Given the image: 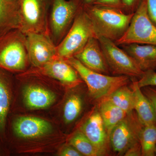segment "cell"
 Listing matches in <instances>:
<instances>
[{
    "instance_id": "e0dca14e",
    "label": "cell",
    "mask_w": 156,
    "mask_h": 156,
    "mask_svg": "<svg viewBox=\"0 0 156 156\" xmlns=\"http://www.w3.org/2000/svg\"><path fill=\"white\" fill-rule=\"evenodd\" d=\"M23 96L26 106L31 109L47 108L56 100L54 93L36 84L26 86L23 91Z\"/></svg>"
},
{
    "instance_id": "7a4b0ae2",
    "label": "cell",
    "mask_w": 156,
    "mask_h": 156,
    "mask_svg": "<svg viewBox=\"0 0 156 156\" xmlns=\"http://www.w3.org/2000/svg\"><path fill=\"white\" fill-rule=\"evenodd\" d=\"M65 59L87 85L89 98L94 105L106 99L119 87L131 83V79L127 76L103 74L89 69L74 57Z\"/></svg>"
},
{
    "instance_id": "d4e9b609",
    "label": "cell",
    "mask_w": 156,
    "mask_h": 156,
    "mask_svg": "<svg viewBox=\"0 0 156 156\" xmlns=\"http://www.w3.org/2000/svg\"><path fill=\"white\" fill-rule=\"evenodd\" d=\"M137 83L140 88L147 86L156 87V72L154 70L145 72Z\"/></svg>"
},
{
    "instance_id": "30bf717a",
    "label": "cell",
    "mask_w": 156,
    "mask_h": 156,
    "mask_svg": "<svg viewBox=\"0 0 156 156\" xmlns=\"http://www.w3.org/2000/svg\"><path fill=\"white\" fill-rule=\"evenodd\" d=\"M25 74L49 77L69 88L84 83L77 71L65 58L58 56L42 67L33 68Z\"/></svg>"
},
{
    "instance_id": "603a6c76",
    "label": "cell",
    "mask_w": 156,
    "mask_h": 156,
    "mask_svg": "<svg viewBox=\"0 0 156 156\" xmlns=\"http://www.w3.org/2000/svg\"><path fill=\"white\" fill-rule=\"evenodd\" d=\"M142 156L156 155V125L144 126L139 136Z\"/></svg>"
},
{
    "instance_id": "d6986e66",
    "label": "cell",
    "mask_w": 156,
    "mask_h": 156,
    "mask_svg": "<svg viewBox=\"0 0 156 156\" xmlns=\"http://www.w3.org/2000/svg\"><path fill=\"white\" fill-rule=\"evenodd\" d=\"M20 18L18 0H0V35L20 29Z\"/></svg>"
},
{
    "instance_id": "ffe728a7",
    "label": "cell",
    "mask_w": 156,
    "mask_h": 156,
    "mask_svg": "<svg viewBox=\"0 0 156 156\" xmlns=\"http://www.w3.org/2000/svg\"><path fill=\"white\" fill-rule=\"evenodd\" d=\"M77 87H73L63 106V120L66 125L73 124L77 121L85 108V96L76 89Z\"/></svg>"
},
{
    "instance_id": "8fae6325",
    "label": "cell",
    "mask_w": 156,
    "mask_h": 156,
    "mask_svg": "<svg viewBox=\"0 0 156 156\" xmlns=\"http://www.w3.org/2000/svg\"><path fill=\"white\" fill-rule=\"evenodd\" d=\"M11 122L7 123L11 137L10 144L17 139H34L47 135L52 131L49 122L41 118L31 116L12 118Z\"/></svg>"
},
{
    "instance_id": "5b68a950",
    "label": "cell",
    "mask_w": 156,
    "mask_h": 156,
    "mask_svg": "<svg viewBox=\"0 0 156 156\" xmlns=\"http://www.w3.org/2000/svg\"><path fill=\"white\" fill-rule=\"evenodd\" d=\"M92 37H97L91 20L82 6L69 30L57 45V55L65 59L74 57Z\"/></svg>"
},
{
    "instance_id": "4dcf8cb0",
    "label": "cell",
    "mask_w": 156,
    "mask_h": 156,
    "mask_svg": "<svg viewBox=\"0 0 156 156\" xmlns=\"http://www.w3.org/2000/svg\"><path fill=\"white\" fill-rule=\"evenodd\" d=\"M124 156H142L141 145L138 142L132 145L126 151Z\"/></svg>"
},
{
    "instance_id": "ac0fdd59",
    "label": "cell",
    "mask_w": 156,
    "mask_h": 156,
    "mask_svg": "<svg viewBox=\"0 0 156 156\" xmlns=\"http://www.w3.org/2000/svg\"><path fill=\"white\" fill-rule=\"evenodd\" d=\"M137 79H131V87L134 97V111L143 126L156 125L154 110L150 100L140 88Z\"/></svg>"
},
{
    "instance_id": "d6a6232c",
    "label": "cell",
    "mask_w": 156,
    "mask_h": 156,
    "mask_svg": "<svg viewBox=\"0 0 156 156\" xmlns=\"http://www.w3.org/2000/svg\"><path fill=\"white\" fill-rule=\"evenodd\" d=\"M1 151H0V155H1Z\"/></svg>"
},
{
    "instance_id": "52a82bcc",
    "label": "cell",
    "mask_w": 156,
    "mask_h": 156,
    "mask_svg": "<svg viewBox=\"0 0 156 156\" xmlns=\"http://www.w3.org/2000/svg\"><path fill=\"white\" fill-rule=\"evenodd\" d=\"M108 65L111 74L126 76L139 80L143 72L133 58L115 42L103 37L98 38Z\"/></svg>"
},
{
    "instance_id": "2e32d148",
    "label": "cell",
    "mask_w": 156,
    "mask_h": 156,
    "mask_svg": "<svg viewBox=\"0 0 156 156\" xmlns=\"http://www.w3.org/2000/svg\"><path fill=\"white\" fill-rule=\"evenodd\" d=\"M121 47L144 72L156 69V45L132 44Z\"/></svg>"
},
{
    "instance_id": "f1b7e54d",
    "label": "cell",
    "mask_w": 156,
    "mask_h": 156,
    "mask_svg": "<svg viewBox=\"0 0 156 156\" xmlns=\"http://www.w3.org/2000/svg\"><path fill=\"white\" fill-rule=\"evenodd\" d=\"M147 7L149 17L156 26V0H147Z\"/></svg>"
},
{
    "instance_id": "484cf974",
    "label": "cell",
    "mask_w": 156,
    "mask_h": 156,
    "mask_svg": "<svg viewBox=\"0 0 156 156\" xmlns=\"http://www.w3.org/2000/svg\"><path fill=\"white\" fill-rule=\"evenodd\" d=\"M93 5L110 7L124 11L122 0H95Z\"/></svg>"
},
{
    "instance_id": "4316f807",
    "label": "cell",
    "mask_w": 156,
    "mask_h": 156,
    "mask_svg": "<svg viewBox=\"0 0 156 156\" xmlns=\"http://www.w3.org/2000/svg\"><path fill=\"white\" fill-rule=\"evenodd\" d=\"M142 0H122L124 11L128 14H133L139 7Z\"/></svg>"
},
{
    "instance_id": "836d02e7",
    "label": "cell",
    "mask_w": 156,
    "mask_h": 156,
    "mask_svg": "<svg viewBox=\"0 0 156 156\" xmlns=\"http://www.w3.org/2000/svg\"></svg>"
},
{
    "instance_id": "7402d4cb",
    "label": "cell",
    "mask_w": 156,
    "mask_h": 156,
    "mask_svg": "<svg viewBox=\"0 0 156 156\" xmlns=\"http://www.w3.org/2000/svg\"><path fill=\"white\" fill-rule=\"evenodd\" d=\"M105 99L110 101L127 114L134 110V94L131 83L118 88Z\"/></svg>"
},
{
    "instance_id": "cb8c5ba5",
    "label": "cell",
    "mask_w": 156,
    "mask_h": 156,
    "mask_svg": "<svg viewBox=\"0 0 156 156\" xmlns=\"http://www.w3.org/2000/svg\"><path fill=\"white\" fill-rule=\"evenodd\" d=\"M69 144L83 156H102V154L95 145L79 129L70 138Z\"/></svg>"
},
{
    "instance_id": "7c38bea8",
    "label": "cell",
    "mask_w": 156,
    "mask_h": 156,
    "mask_svg": "<svg viewBox=\"0 0 156 156\" xmlns=\"http://www.w3.org/2000/svg\"><path fill=\"white\" fill-rule=\"evenodd\" d=\"M26 40L29 59L33 67H42L58 56L57 46L48 35L28 34Z\"/></svg>"
},
{
    "instance_id": "9a60e30c",
    "label": "cell",
    "mask_w": 156,
    "mask_h": 156,
    "mask_svg": "<svg viewBox=\"0 0 156 156\" xmlns=\"http://www.w3.org/2000/svg\"><path fill=\"white\" fill-rule=\"evenodd\" d=\"M11 73L0 68V140L2 143L13 102V79Z\"/></svg>"
},
{
    "instance_id": "277c9868",
    "label": "cell",
    "mask_w": 156,
    "mask_h": 156,
    "mask_svg": "<svg viewBox=\"0 0 156 156\" xmlns=\"http://www.w3.org/2000/svg\"><path fill=\"white\" fill-rule=\"evenodd\" d=\"M82 6L80 0H49L48 33L56 46L69 30Z\"/></svg>"
},
{
    "instance_id": "44dd1931",
    "label": "cell",
    "mask_w": 156,
    "mask_h": 156,
    "mask_svg": "<svg viewBox=\"0 0 156 156\" xmlns=\"http://www.w3.org/2000/svg\"><path fill=\"white\" fill-rule=\"evenodd\" d=\"M101 116L109 134L114 127L128 114L107 99H105L98 104Z\"/></svg>"
},
{
    "instance_id": "8992f818",
    "label": "cell",
    "mask_w": 156,
    "mask_h": 156,
    "mask_svg": "<svg viewBox=\"0 0 156 156\" xmlns=\"http://www.w3.org/2000/svg\"><path fill=\"white\" fill-rule=\"evenodd\" d=\"M115 43L119 46L132 44L156 45V26L148 15L147 0H142L126 33Z\"/></svg>"
},
{
    "instance_id": "f546056e",
    "label": "cell",
    "mask_w": 156,
    "mask_h": 156,
    "mask_svg": "<svg viewBox=\"0 0 156 156\" xmlns=\"http://www.w3.org/2000/svg\"><path fill=\"white\" fill-rule=\"evenodd\" d=\"M59 155L61 156H83L76 149L69 144V145L65 146L62 148Z\"/></svg>"
},
{
    "instance_id": "5bb4252c",
    "label": "cell",
    "mask_w": 156,
    "mask_h": 156,
    "mask_svg": "<svg viewBox=\"0 0 156 156\" xmlns=\"http://www.w3.org/2000/svg\"><path fill=\"white\" fill-rule=\"evenodd\" d=\"M73 57L89 69L111 75L99 41L96 37L89 39L83 48Z\"/></svg>"
},
{
    "instance_id": "4fadbf2b",
    "label": "cell",
    "mask_w": 156,
    "mask_h": 156,
    "mask_svg": "<svg viewBox=\"0 0 156 156\" xmlns=\"http://www.w3.org/2000/svg\"><path fill=\"white\" fill-rule=\"evenodd\" d=\"M79 130L95 145L102 156L111 154L109 142V134L98 111L95 105Z\"/></svg>"
},
{
    "instance_id": "3957f363",
    "label": "cell",
    "mask_w": 156,
    "mask_h": 156,
    "mask_svg": "<svg viewBox=\"0 0 156 156\" xmlns=\"http://www.w3.org/2000/svg\"><path fill=\"white\" fill-rule=\"evenodd\" d=\"M29 64L26 35L18 29L0 35V68L23 73Z\"/></svg>"
},
{
    "instance_id": "9c48e42d",
    "label": "cell",
    "mask_w": 156,
    "mask_h": 156,
    "mask_svg": "<svg viewBox=\"0 0 156 156\" xmlns=\"http://www.w3.org/2000/svg\"><path fill=\"white\" fill-rule=\"evenodd\" d=\"M20 13V30L26 35L33 33L48 34L49 0H18Z\"/></svg>"
},
{
    "instance_id": "83f0119b",
    "label": "cell",
    "mask_w": 156,
    "mask_h": 156,
    "mask_svg": "<svg viewBox=\"0 0 156 156\" xmlns=\"http://www.w3.org/2000/svg\"><path fill=\"white\" fill-rule=\"evenodd\" d=\"M141 89L144 94L152 104L156 118V87L153 86H147Z\"/></svg>"
},
{
    "instance_id": "6da1fadb",
    "label": "cell",
    "mask_w": 156,
    "mask_h": 156,
    "mask_svg": "<svg viewBox=\"0 0 156 156\" xmlns=\"http://www.w3.org/2000/svg\"><path fill=\"white\" fill-rule=\"evenodd\" d=\"M83 7L91 20L97 38L103 37L115 42L124 35L134 14L93 4Z\"/></svg>"
},
{
    "instance_id": "1f68e13d",
    "label": "cell",
    "mask_w": 156,
    "mask_h": 156,
    "mask_svg": "<svg viewBox=\"0 0 156 156\" xmlns=\"http://www.w3.org/2000/svg\"><path fill=\"white\" fill-rule=\"evenodd\" d=\"M82 6L88 5H92L95 2V0H80Z\"/></svg>"
},
{
    "instance_id": "ba28073f",
    "label": "cell",
    "mask_w": 156,
    "mask_h": 156,
    "mask_svg": "<svg viewBox=\"0 0 156 156\" xmlns=\"http://www.w3.org/2000/svg\"><path fill=\"white\" fill-rule=\"evenodd\" d=\"M143 126L134 110L128 114L112 129L109 134L111 154L124 156L129 148L140 142V134Z\"/></svg>"
}]
</instances>
